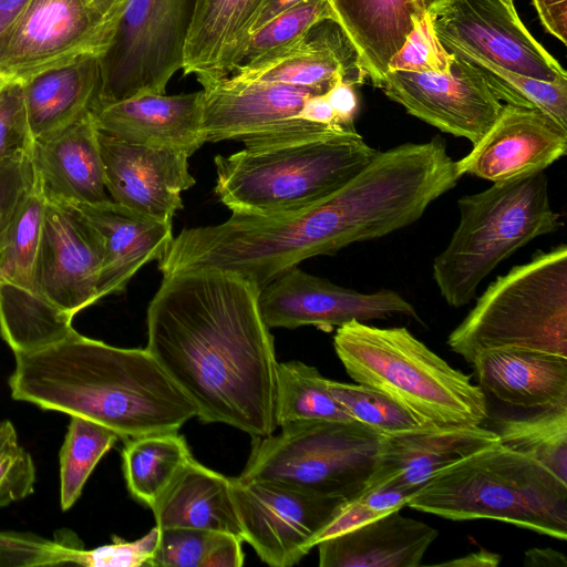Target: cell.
<instances>
[{
    "label": "cell",
    "mask_w": 567,
    "mask_h": 567,
    "mask_svg": "<svg viewBox=\"0 0 567 567\" xmlns=\"http://www.w3.org/2000/svg\"><path fill=\"white\" fill-rule=\"evenodd\" d=\"M260 289L223 270L163 276L147 308L146 349L205 423L272 434L277 359Z\"/></svg>",
    "instance_id": "1"
},
{
    "label": "cell",
    "mask_w": 567,
    "mask_h": 567,
    "mask_svg": "<svg viewBox=\"0 0 567 567\" xmlns=\"http://www.w3.org/2000/svg\"><path fill=\"white\" fill-rule=\"evenodd\" d=\"M14 358L8 381L13 400L91 420L121 439L178 432L197 416L146 348L114 347L73 329Z\"/></svg>",
    "instance_id": "2"
},
{
    "label": "cell",
    "mask_w": 567,
    "mask_h": 567,
    "mask_svg": "<svg viewBox=\"0 0 567 567\" xmlns=\"http://www.w3.org/2000/svg\"><path fill=\"white\" fill-rule=\"evenodd\" d=\"M354 130L217 155L215 193L234 214L277 217L324 199L378 154Z\"/></svg>",
    "instance_id": "3"
},
{
    "label": "cell",
    "mask_w": 567,
    "mask_h": 567,
    "mask_svg": "<svg viewBox=\"0 0 567 567\" xmlns=\"http://www.w3.org/2000/svg\"><path fill=\"white\" fill-rule=\"evenodd\" d=\"M334 351L348 375L388 395L427 427L482 425L486 395L406 328L352 320L337 328Z\"/></svg>",
    "instance_id": "4"
},
{
    "label": "cell",
    "mask_w": 567,
    "mask_h": 567,
    "mask_svg": "<svg viewBox=\"0 0 567 567\" xmlns=\"http://www.w3.org/2000/svg\"><path fill=\"white\" fill-rule=\"evenodd\" d=\"M406 506L451 520L496 519L567 539V484L498 441L434 474Z\"/></svg>",
    "instance_id": "5"
},
{
    "label": "cell",
    "mask_w": 567,
    "mask_h": 567,
    "mask_svg": "<svg viewBox=\"0 0 567 567\" xmlns=\"http://www.w3.org/2000/svg\"><path fill=\"white\" fill-rule=\"evenodd\" d=\"M457 208V227L432 266L434 282L453 308L472 301L481 282L503 260L563 226L543 172L464 195Z\"/></svg>",
    "instance_id": "6"
},
{
    "label": "cell",
    "mask_w": 567,
    "mask_h": 567,
    "mask_svg": "<svg viewBox=\"0 0 567 567\" xmlns=\"http://www.w3.org/2000/svg\"><path fill=\"white\" fill-rule=\"evenodd\" d=\"M447 346L470 364L480 352L502 348L567 358V246L539 251L498 276Z\"/></svg>",
    "instance_id": "7"
},
{
    "label": "cell",
    "mask_w": 567,
    "mask_h": 567,
    "mask_svg": "<svg viewBox=\"0 0 567 567\" xmlns=\"http://www.w3.org/2000/svg\"><path fill=\"white\" fill-rule=\"evenodd\" d=\"M277 435L254 437L241 481L284 484L324 497L349 499L372 476L381 435L358 422L301 421Z\"/></svg>",
    "instance_id": "8"
},
{
    "label": "cell",
    "mask_w": 567,
    "mask_h": 567,
    "mask_svg": "<svg viewBox=\"0 0 567 567\" xmlns=\"http://www.w3.org/2000/svg\"><path fill=\"white\" fill-rule=\"evenodd\" d=\"M196 0H127L112 40L99 56L95 106L144 94H165L183 68ZM92 110V111H93Z\"/></svg>",
    "instance_id": "9"
},
{
    "label": "cell",
    "mask_w": 567,
    "mask_h": 567,
    "mask_svg": "<svg viewBox=\"0 0 567 567\" xmlns=\"http://www.w3.org/2000/svg\"><path fill=\"white\" fill-rule=\"evenodd\" d=\"M206 142L238 141L247 148L271 147L343 130L298 117L305 101L324 91L230 76L203 87Z\"/></svg>",
    "instance_id": "10"
},
{
    "label": "cell",
    "mask_w": 567,
    "mask_h": 567,
    "mask_svg": "<svg viewBox=\"0 0 567 567\" xmlns=\"http://www.w3.org/2000/svg\"><path fill=\"white\" fill-rule=\"evenodd\" d=\"M243 542L272 567L296 565L344 499L307 493L284 484L231 478Z\"/></svg>",
    "instance_id": "11"
},
{
    "label": "cell",
    "mask_w": 567,
    "mask_h": 567,
    "mask_svg": "<svg viewBox=\"0 0 567 567\" xmlns=\"http://www.w3.org/2000/svg\"><path fill=\"white\" fill-rule=\"evenodd\" d=\"M115 28L85 0H31L0 43V73L23 81L83 53L100 56Z\"/></svg>",
    "instance_id": "12"
},
{
    "label": "cell",
    "mask_w": 567,
    "mask_h": 567,
    "mask_svg": "<svg viewBox=\"0 0 567 567\" xmlns=\"http://www.w3.org/2000/svg\"><path fill=\"white\" fill-rule=\"evenodd\" d=\"M429 14L445 48L471 52L499 68L555 82L567 72L535 40L505 0H445Z\"/></svg>",
    "instance_id": "13"
},
{
    "label": "cell",
    "mask_w": 567,
    "mask_h": 567,
    "mask_svg": "<svg viewBox=\"0 0 567 567\" xmlns=\"http://www.w3.org/2000/svg\"><path fill=\"white\" fill-rule=\"evenodd\" d=\"M261 317L270 328L313 326L331 331L352 320L367 322L404 316L422 322L412 303L382 288L362 293L293 267L259 291Z\"/></svg>",
    "instance_id": "14"
},
{
    "label": "cell",
    "mask_w": 567,
    "mask_h": 567,
    "mask_svg": "<svg viewBox=\"0 0 567 567\" xmlns=\"http://www.w3.org/2000/svg\"><path fill=\"white\" fill-rule=\"evenodd\" d=\"M104 247L97 230L74 204L45 196L34 265L41 297L71 318L99 300Z\"/></svg>",
    "instance_id": "15"
},
{
    "label": "cell",
    "mask_w": 567,
    "mask_h": 567,
    "mask_svg": "<svg viewBox=\"0 0 567 567\" xmlns=\"http://www.w3.org/2000/svg\"><path fill=\"white\" fill-rule=\"evenodd\" d=\"M381 89L411 115L472 144L503 109L480 69L456 55L444 73L390 71Z\"/></svg>",
    "instance_id": "16"
},
{
    "label": "cell",
    "mask_w": 567,
    "mask_h": 567,
    "mask_svg": "<svg viewBox=\"0 0 567 567\" xmlns=\"http://www.w3.org/2000/svg\"><path fill=\"white\" fill-rule=\"evenodd\" d=\"M105 187L111 199L161 220L183 208L195 184L185 151L130 143L99 131Z\"/></svg>",
    "instance_id": "17"
},
{
    "label": "cell",
    "mask_w": 567,
    "mask_h": 567,
    "mask_svg": "<svg viewBox=\"0 0 567 567\" xmlns=\"http://www.w3.org/2000/svg\"><path fill=\"white\" fill-rule=\"evenodd\" d=\"M566 150V128L539 110L506 103L456 168L461 177L502 183L543 172Z\"/></svg>",
    "instance_id": "18"
},
{
    "label": "cell",
    "mask_w": 567,
    "mask_h": 567,
    "mask_svg": "<svg viewBox=\"0 0 567 567\" xmlns=\"http://www.w3.org/2000/svg\"><path fill=\"white\" fill-rule=\"evenodd\" d=\"M229 76L327 92L339 76L355 85L364 81L365 74L338 22L323 20L293 44L238 65Z\"/></svg>",
    "instance_id": "19"
},
{
    "label": "cell",
    "mask_w": 567,
    "mask_h": 567,
    "mask_svg": "<svg viewBox=\"0 0 567 567\" xmlns=\"http://www.w3.org/2000/svg\"><path fill=\"white\" fill-rule=\"evenodd\" d=\"M202 91L144 94L95 107L100 132L150 146L172 147L192 156L204 143Z\"/></svg>",
    "instance_id": "20"
},
{
    "label": "cell",
    "mask_w": 567,
    "mask_h": 567,
    "mask_svg": "<svg viewBox=\"0 0 567 567\" xmlns=\"http://www.w3.org/2000/svg\"><path fill=\"white\" fill-rule=\"evenodd\" d=\"M497 441L496 433L482 425L381 436L377 466L368 485L391 484L416 492L434 474Z\"/></svg>",
    "instance_id": "21"
},
{
    "label": "cell",
    "mask_w": 567,
    "mask_h": 567,
    "mask_svg": "<svg viewBox=\"0 0 567 567\" xmlns=\"http://www.w3.org/2000/svg\"><path fill=\"white\" fill-rule=\"evenodd\" d=\"M30 157L45 196L75 205L111 199L92 111L62 131L34 141Z\"/></svg>",
    "instance_id": "22"
},
{
    "label": "cell",
    "mask_w": 567,
    "mask_h": 567,
    "mask_svg": "<svg viewBox=\"0 0 567 567\" xmlns=\"http://www.w3.org/2000/svg\"><path fill=\"white\" fill-rule=\"evenodd\" d=\"M75 205V204H74ZM100 234L104 259L97 282L99 300L125 290L133 275L145 264L159 260L172 240V221L161 220L112 199L76 204Z\"/></svg>",
    "instance_id": "23"
},
{
    "label": "cell",
    "mask_w": 567,
    "mask_h": 567,
    "mask_svg": "<svg viewBox=\"0 0 567 567\" xmlns=\"http://www.w3.org/2000/svg\"><path fill=\"white\" fill-rule=\"evenodd\" d=\"M271 0H196L182 71L203 87L229 76L241 63L260 14Z\"/></svg>",
    "instance_id": "24"
},
{
    "label": "cell",
    "mask_w": 567,
    "mask_h": 567,
    "mask_svg": "<svg viewBox=\"0 0 567 567\" xmlns=\"http://www.w3.org/2000/svg\"><path fill=\"white\" fill-rule=\"evenodd\" d=\"M439 532L393 511L317 544L320 567H417Z\"/></svg>",
    "instance_id": "25"
},
{
    "label": "cell",
    "mask_w": 567,
    "mask_h": 567,
    "mask_svg": "<svg viewBox=\"0 0 567 567\" xmlns=\"http://www.w3.org/2000/svg\"><path fill=\"white\" fill-rule=\"evenodd\" d=\"M483 391L507 404L543 409L567 403V358L518 349H489L471 363Z\"/></svg>",
    "instance_id": "26"
},
{
    "label": "cell",
    "mask_w": 567,
    "mask_h": 567,
    "mask_svg": "<svg viewBox=\"0 0 567 567\" xmlns=\"http://www.w3.org/2000/svg\"><path fill=\"white\" fill-rule=\"evenodd\" d=\"M31 136L49 137L96 104L101 87L99 55L83 53L21 81Z\"/></svg>",
    "instance_id": "27"
},
{
    "label": "cell",
    "mask_w": 567,
    "mask_h": 567,
    "mask_svg": "<svg viewBox=\"0 0 567 567\" xmlns=\"http://www.w3.org/2000/svg\"><path fill=\"white\" fill-rule=\"evenodd\" d=\"M336 21L354 48L373 85L382 86L391 58L403 45L413 21L426 10L422 0H330Z\"/></svg>",
    "instance_id": "28"
},
{
    "label": "cell",
    "mask_w": 567,
    "mask_h": 567,
    "mask_svg": "<svg viewBox=\"0 0 567 567\" xmlns=\"http://www.w3.org/2000/svg\"><path fill=\"white\" fill-rule=\"evenodd\" d=\"M158 528H198L243 539L231 478L194 457L152 507Z\"/></svg>",
    "instance_id": "29"
},
{
    "label": "cell",
    "mask_w": 567,
    "mask_h": 567,
    "mask_svg": "<svg viewBox=\"0 0 567 567\" xmlns=\"http://www.w3.org/2000/svg\"><path fill=\"white\" fill-rule=\"evenodd\" d=\"M122 458L127 489L152 508L193 455L183 435L163 432L126 440Z\"/></svg>",
    "instance_id": "30"
},
{
    "label": "cell",
    "mask_w": 567,
    "mask_h": 567,
    "mask_svg": "<svg viewBox=\"0 0 567 567\" xmlns=\"http://www.w3.org/2000/svg\"><path fill=\"white\" fill-rule=\"evenodd\" d=\"M491 430L502 445L533 458L567 484V403L496 419Z\"/></svg>",
    "instance_id": "31"
},
{
    "label": "cell",
    "mask_w": 567,
    "mask_h": 567,
    "mask_svg": "<svg viewBox=\"0 0 567 567\" xmlns=\"http://www.w3.org/2000/svg\"><path fill=\"white\" fill-rule=\"evenodd\" d=\"M275 420L277 426L312 420L355 422L331 394L327 379L298 360L277 363Z\"/></svg>",
    "instance_id": "32"
},
{
    "label": "cell",
    "mask_w": 567,
    "mask_h": 567,
    "mask_svg": "<svg viewBox=\"0 0 567 567\" xmlns=\"http://www.w3.org/2000/svg\"><path fill=\"white\" fill-rule=\"evenodd\" d=\"M241 538L229 533L162 528L151 567H241Z\"/></svg>",
    "instance_id": "33"
},
{
    "label": "cell",
    "mask_w": 567,
    "mask_h": 567,
    "mask_svg": "<svg viewBox=\"0 0 567 567\" xmlns=\"http://www.w3.org/2000/svg\"><path fill=\"white\" fill-rule=\"evenodd\" d=\"M118 435L91 420L72 415L59 453L60 505L70 509L100 460L114 446Z\"/></svg>",
    "instance_id": "34"
},
{
    "label": "cell",
    "mask_w": 567,
    "mask_h": 567,
    "mask_svg": "<svg viewBox=\"0 0 567 567\" xmlns=\"http://www.w3.org/2000/svg\"><path fill=\"white\" fill-rule=\"evenodd\" d=\"M44 206L45 194L35 176L31 193L0 246V285L39 293L34 286V265Z\"/></svg>",
    "instance_id": "35"
},
{
    "label": "cell",
    "mask_w": 567,
    "mask_h": 567,
    "mask_svg": "<svg viewBox=\"0 0 567 567\" xmlns=\"http://www.w3.org/2000/svg\"><path fill=\"white\" fill-rule=\"evenodd\" d=\"M446 50L476 65L501 101L539 110L567 130V79L540 81L499 68L460 48Z\"/></svg>",
    "instance_id": "36"
},
{
    "label": "cell",
    "mask_w": 567,
    "mask_h": 567,
    "mask_svg": "<svg viewBox=\"0 0 567 567\" xmlns=\"http://www.w3.org/2000/svg\"><path fill=\"white\" fill-rule=\"evenodd\" d=\"M327 385L336 400L353 421L365 425L381 436L432 429L382 392L363 385L327 379Z\"/></svg>",
    "instance_id": "37"
},
{
    "label": "cell",
    "mask_w": 567,
    "mask_h": 567,
    "mask_svg": "<svg viewBox=\"0 0 567 567\" xmlns=\"http://www.w3.org/2000/svg\"><path fill=\"white\" fill-rule=\"evenodd\" d=\"M323 20L336 21L330 0L298 1L252 33L239 65L293 44Z\"/></svg>",
    "instance_id": "38"
},
{
    "label": "cell",
    "mask_w": 567,
    "mask_h": 567,
    "mask_svg": "<svg viewBox=\"0 0 567 567\" xmlns=\"http://www.w3.org/2000/svg\"><path fill=\"white\" fill-rule=\"evenodd\" d=\"M84 546L70 530L54 539L32 533L0 530V567L80 565Z\"/></svg>",
    "instance_id": "39"
},
{
    "label": "cell",
    "mask_w": 567,
    "mask_h": 567,
    "mask_svg": "<svg viewBox=\"0 0 567 567\" xmlns=\"http://www.w3.org/2000/svg\"><path fill=\"white\" fill-rule=\"evenodd\" d=\"M414 493L413 489L391 484L365 486L359 494L342 502L334 516L317 537V544L401 509L406 506Z\"/></svg>",
    "instance_id": "40"
},
{
    "label": "cell",
    "mask_w": 567,
    "mask_h": 567,
    "mask_svg": "<svg viewBox=\"0 0 567 567\" xmlns=\"http://www.w3.org/2000/svg\"><path fill=\"white\" fill-rule=\"evenodd\" d=\"M454 54L449 52L439 39L426 12L413 21V29L403 45L391 58L388 71L412 73H444L449 71Z\"/></svg>",
    "instance_id": "41"
},
{
    "label": "cell",
    "mask_w": 567,
    "mask_h": 567,
    "mask_svg": "<svg viewBox=\"0 0 567 567\" xmlns=\"http://www.w3.org/2000/svg\"><path fill=\"white\" fill-rule=\"evenodd\" d=\"M35 465L9 420L0 421V508L34 492Z\"/></svg>",
    "instance_id": "42"
},
{
    "label": "cell",
    "mask_w": 567,
    "mask_h": 567,
    "mask_svg": "<svg viewBox=\"0 0 567 567\" xmlns=\"http://www.w3.org/2000/svg\"><path fill=\"white\" fill-rule=\"evenodd\" d=\"M32 145L22 82L7 80L0 85V159L30 155Z\"/></svg>",
    "instance_id": "43"
},
{
    "label": "cell",
    "mask_w": 567,
    "mask_h": 567,
    "mask_svg": "<svg viewBox=\"0 0 567 567\" xmlns=\"http://www.w3.org/2000/svg\"><path fill=\"white\" fill-rule=\"evenodd\" d=\"M34 183L30 155L0 159V246Z\"/></svg>",
    "instance_id": "44"
},
{
    "label": "cell",
    "mask_w": 567,
    "mask_h": 567,
    "mask_svg": "<svg viewBox=\"0 0 567 567\" xmlns=\"http://www.w3.org/2000/svg\"><path fill=\"white\" fill-rule=\"evenodd\" d=\"M161 529L155 525L146 535L135 540L116 536L111 544L84 549L81 566L86 567H151Z\"/></svg>",
    "instance_id": "45"
},
{
    "label": "cell",
    "mask_w": 567,
    "mask_h": 567,
    "mask_svg": "<svg viewBox=\"0 0 567 567\" xmlns=\"http://www.w3.org/2000/svg\"><path fill=\"white\" fill-rule=\"evenodd\" d=\"M353 86L354 84L339 76L326 92L337 124L346 130H354L353 120L358 109V99Z\"/></svg>",
    "instance_id": "46"
},
{
    "label": "cell",
    "mask_w": 567,
    "mask_h": 567,
    "mask_svg": "<svg viewBox=\"0 0 567 567\" xmlns=\"http://www.w3.org/2000/svg\"><path fill=\"white\" fill-rule=\"evenodd\" d=\"M545 29L563 44L567 43V0H533Z\"/></svg>",
    "instance_id": "47"
},
{
    "label": "cell",
    "mask_w": 567,
    "mask_h": 567,
    "mask_svg": "<svg viewBox=\"0 0 567 567\" xmlns=\"http://www.w3.org/2000/svg\"><path fill=\"white\" fill-rule=\"evenodd\" d=\"M298 117L311 123L342 128L336 122L333 110L326 96V93L309 96L305 101Z\"/></svg>",
    "instance_id": "48"
},
{
    "label": "cell",
    "mask_w": 567,
    "mask_h": 567,
    "mask_svg": "<svg viewBox=\"0 0 567 567\" xmlns=\"http://www.w3.org/2000/svg\"><path fill=\"white\" fill-rule=\"evenodd\" d=\"M524 566L527 567H567V557L554 548H530L525 551Z\"/></svg>",
    "instance_id": "49"
},
{
    "label": "cell",
    "mask_w": 567,
    "mask_h": 567,
    "mask_svg": "<svg viewBox=\"0 0 567 567\" xmlns=\"http://www.w3.org/2000/svg\"><path fill=\"white\" fill-rule=\"evenodd\" d=\"M30 2L31 0H0V43Z\"/></svg>",
    "instance_id": "50"
},
{
    "label": "cell",
    "mask_w": 567,
    "mask_h": 567,
    "mask_svg": "<svg viewBox=\"0 0 567 567\" xmlns=\"http://www.w3.org/2000/svg\"><path fill=\"white\" fill-rule=\"evenodd\" d=\"M501 556L486 549L468 553L465 556L437 564L439 566L453 567H496L501 563Z\"/></svg>",
    "instance_id": "51"
},
{
    "label": "cell",
    "mask_w": 567,
    "mask_h": 567,
    "mask_svg": "<svg viewBox=\"0 0 567 567\" xmlns=\"http://www.w3.org/2000/svg\"><path fill=\"white\" fill-rule=\"evenodd\" d=\"M85 2L107 21L116 25L127 0H85Z\"/></svg>",
    "instance_id": "52"
},
{
    "label": "cell",
    "mask_w": 567,
    "mask_h": 567,
    "mask_svg": "<svg viewBox=\"0 0 567 567\" xmlns=\"http://www.w3.org/2000/svg\"><path fill=\"white\" fill-rule=\"evenodd\" d=\"M298 1L300 0H271L260 14L258 21L256 22L254 27V32L261 25H264L266 22H268L271 18H274L281 11L286 10L287 8L291 7L292 4L297 3Z\"/></svg>",
    "instance_id": "53"
},
{
    "label": "cell",
    "mask_w": 567,
    "mask_h": 567,
    "mask_svg": "<svg viewBox=\"0 0 567 567\" xmlns=\"http://www.w3.org/2000/svg\"><path fill=\"white\" fill-rule=\"evenodd\" d=\"M445 0H422L423 6L426 12H430L432 9L444 2Z\"/></svg>",
    "instance_id": "54"
},
{
    "label": "cell",
    "mask_w": 567,
    "mask_h": 567,
    "mask_svg": "<svg viewBox=\"0 0 567 567\" xmlns=\"http://www.w3.org/2000/svg\"><path fill=\"white\" fill-rule=\"evenodd\" d=\"M6 81H7V79H4V78L2 76V74L0 73V85H2Z\"/></svg>",
    "instance_id": "55"
},
{
    "label": "cell",
    "mask_w": 567,
    "mask_h": 567,
    "mask_svg": "<svg viewBox=\"0 0 567 567\" xmlns=\"http://www.w3.org/2000/svg\"><path fill=\"white\" fill-rule=\"evenodd\" d=\"M507 1L509 4H514V0H505Z\"/></svg>",
    "instance_id": "56"
}]
</instances>
